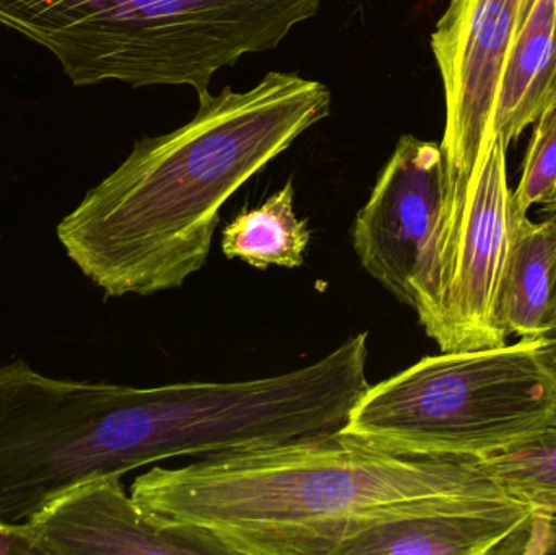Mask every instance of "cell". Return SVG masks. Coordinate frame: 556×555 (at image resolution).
<instances>
[{
	"label": "cell",
	"instance_id": "obj_11",
	"mask_svg": "<svg viewBox=\"0 0 556 555\" xmlns=\"http://www.w3.org/2000/svg\"><path fill=\"white\" fill-rule=\"evenodd\" d=\"M556 318V218L518 217L503 280L500 323L508 336L541 339Z\"/></svg>",
	"mask_w": 556,
	"mask_h": 555
},
{
	"label": "cell",
	"instance_id": "obj_18",
	"mask_svg": "<svg viewBox=\"0 0 556 555\" xmlns=\"http://www.w3.org/2000/svg\"><path fill=\"white\" fill-rule=\"evenodd\" d=\"M545 212H547V215H552V217L556 218V202L545 205Z\"/></svg>",
	"mask_w": 556,
	"mask_h": 555
},
{
	"label": "cell",
	"instance_id": "obj_13",
	"mask_svg": "<svg viewBox=\"0 0 556 555\" xmlns=\"http://www.w3.org/2000/svg\"><path fill=\"white\" fill-rule=\"evenodd\" d=\"M476 459L477 468L508 497L535 510L556 507V424Z\"/></svg>",
	"mask_w": 556,
	"mask_h": 555
},
{
	"label": "cell",
	"instance_id": "obj_6",
	"mask_svg": "<svg viewBox=\"0 0 556 555\" xmlns=\"http://www.w3.org/2000/svg\"><path fill=\"white\" fill-rule=\"evenodd\" d=\"M525 2L451 0L431 33L446 106L440 146L447 185L470 178L492 133L500 81Z\"/></svg>",
	"mask_w": 556,
	"mask_h": 555
},
{
	"label": "cell",
	"instance_id": "obj_16",
	"mask_svg": "<svg viewBox=\"0 0 556 555\" xmlns=\"http://www.w3.org/2000/svg\"><path fill=\"white\" fill-rule=\"evenodd\" d=\"M0 555H38L28 525L0 524Z\"/></svg>",
	"mask_w": 556,
	"mask_h": 555
},
{
	"label": "cell",
	"instance_id": "obj_5",
	"mask_svg": "<svg viewBox=\"0 0 556 555\" xmlns=\"http://www.w3.org/2000/svg\"><path fill=\"white\" fill-rule=\"evenodd\" d=\"M508 147L489 134L472 175L444 181L433 234L412 279V310L441 352L500 348L503 280L518 217L506 168Z\"/></svg>",
	"mask_w": 556,
	"mask_h": 555
},
{
	"label": "cell",
	"instance_id": "obj_7",
	"mask_svg": "<svg viewBox=\"0 0 556 555\" xmlns=\"http://www.w3.org/2000/svg\"><path fill=\"white\" fill-rule=\"evenodd\" d=\"M443 195L440 143L404 134L353 222V250L363 269L410 308L412 279L433 234Z\"/></svg>",
	"mask_w": 556,
	"mask_h": 555
},
{
	"label": "cell",
	"instance_id": "obj_2",
	"mask_svg": "<svg viewBox=\"0 0 556 555\" xmlns=\"http://www.w3.org/2000/svg\"><path fill=\"white\" fill-rule=\"evenodd\" d=\"M130 494L153 520L222 554L330 555L346 525L379 508L505 492L473 458L399 455L337 430L182 468L153 466Z\"/></svg>",
	"mask_w": 556,
	"mask_h": 555
},
{
	"label": "cell",
	"instance_id": "obj_8",
	"mask_svg": "<svg viewBox=\"0 0 556 555\" xmlns=\"http://www.w3.org/2000/svg\"><path fill=\"white\" fill-rule=\"evenodd\" d=\"M534 512L505 494L417 499L346 525L330 555L509 554Z\"/></svg>",
	"mask_w": 556,
	"mask_h": 555
},
{
	"label": "cell",
	"instance_id": "obj_15",
	"mask_svg": "<svg viewBox=\"0 0 556 555\" xmlns=\"http://www.w3.org/2000/svg\"><path fill=\"white\" fill-rule=\"evenodd\" d=\"M511 554H556V507L534 512L525 533L516 538Z\"/></svg>",
	"mask_w": 556,
	"mask_h": 555
},
{
	"label": "cell",
	"instance_id": "obj_17",
	"mask_svg": "<svg viewBox=\"0 0 556 555\" xmlns=\"http://www.w3.org/2000/svg\"><path fill=\"white\" fill-rule=\"evenodd\" d=\"M539 341V355L556 383V318L554 326Z\"/></svg>",
	"mask_w": 556,
	"mask_h": 555
},
{
	"label": "cell",
	"instance_id": "obj_9",
	"mask_svg": "<svg viewBox=\"0 0 556 555\" xmlns=\"http://www.w3.org/2000/svg\"><path fill=\"white\" fill-rule=\"evenodd\" d=\"M123 476L78 482L26 521L38 555H220L207 540L153 520Z\"/></svg>",
	"mask_w": 556,
	"mask_h": 555
},
{
	"label": "cell",
	"instance_id": "obj_1",
	"mask_svg": "<svg viewBox=\"0 0 556 555\" xmlns=\"http://www.w3.org/2000/svg\"><path fill=\"white\" fill-rule=\"evenodd\" d=\"M185 126L142 137L62 218L68 260L106 297L178 289L207 263L235 192L330 114L323 81L273 71L198 98Z\"/></svg>",
	"mask_w": 556,
	"mask_h": 555
},
{
	"label": "cell",
	"instance_id": "obj_3",
	"mask_svg": "<svg viewBox=\"0 0 556 555\" xmlns=\"http://www.w3.org/2000/svg\"><path fill=\"white\" fill-rule=\"evenodd\" d=\"M320 0H0V25L48 49L75 87H191L278 48Z\"/></svg>",
	"mask_w": 556,
	"mask_h": 555
},
{
	"label": "cell",
	"instance_id": "obj_4",
	"mask_svg": "<svg viewBox=\"0 0 556 555\" xmlns=\"http://www.w3.org/2000/svg\"><path fill=\"white\" fill-rule=\"evenodd\" d=\"M556 424L538 339L428 355L369 384L340 432L399 455L482 458Z\"/></svg>",
	"mask_w": 556,
	"mask_h": 555
},
{
	"label": "cell",
	"instance_id": "obj_14",
	"mask_svg": "<svg viewBox=\"0 0 556 555\" xmlns=\"http://www.w3.org/2000/svg\"><path fill=\"white\" fill-rule=\"evenodd\" d=\"M556 202V110L535 123L526 153L522 178L513 192L516 214L528 215L532 205Z\"/></svg>",
	"mask_w": 556,
	"mask_h": 555
},
{
	"label": "cell",
	"instance_id": "obj_10",
	"mask_svg": "<svg viewBox=\"0 0 556 555\" xmlns=\"http://www.w3.org/2000/svg\"><path fill=\"white\" fill-rule=\"evenodd\" d=\"M556 110V0H526L506 58L492 130L506 147Z\"/></svg>",
	"mask_w": 556,
	"mask_h": 555
},
{
	"label": "cell",
	"instance_id": "obj_12",
	"mask_svg": "<svg viewBox=\"0 0 556 555\" xmlns=\"http://www.w3.org/2000/svg\"><path fill=\"white\" fill-rule=\"evenodd\" d=\"M311 230L294 211V186L288 181L260 207L241 212L222 234V253L256 269L303 266Z\"/></svg>",
	"mask_w": 556,
	"mask_h": 555
}]
</instances>
